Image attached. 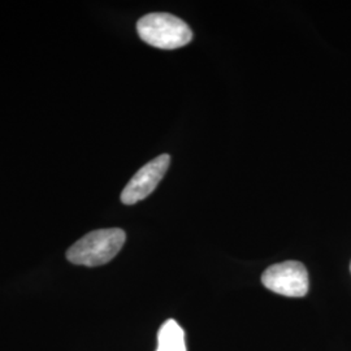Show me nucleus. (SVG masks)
Segmentation results:
<instances>
[{"mask_svg": "<svg viewBox=\"0 0 351 351\" xmlns=\"http://www.w3.org/2000/svg\"><path fill=\"white\" fill-rule=\"evenodd\" d=\"M169 164L171 156L168 154H163L143 165L123 190L121 202L130 206L147 198L163 180Z\"/></svg>", "mask_w": 351, "mask_h": 351, "instance_id": "obj_4", "label": "nucleus"}, {"mask_svg": "<svg viewBox=\"0 0 351 351\" xmlns=\"http://www.w3.org/2000/svg\"><path fill=\"white\" fill-rule=\"evenodd\" d=\"M125 241V232L120 228L94 230L68 249L66 259L77 265H103L112 261L123 249Z\"/></svg>", "mask_w": 351, "mask_h": 351, "instance_id": "obj_1", "label": "nucleus"}, {"mask_svg": "<svg viewBox=\"0 0 351 351\" xmlns=\"http://www.w3.org/2000/svg\"><path fill=\"white\" fill-rule=\"evenodd\" d=\"M156 351H186L184 329L175 320L165 322L160 328Z\"/></svg>", "mask_w": 351, "mask_h": 351, "instance_id": "obj_5", "label": "nucleus"}, {"mask_svg": "<svg viewBox=\"0 0 351 351\" xmlns=\"http://www.w3.org/2000/svg\"><path fill=\"white\" fill-rule=\"evenodd\" d=\"M264 287L284 297L301 298L308 291V274L303 264L294 261L274 264L262 275Z\"/></svg>", "mask_w": 351, "mask_h": 351, "instance_id": "obj_3", "label": "nucleus"}, {"mask_svg": "<svg viewBox=\"0 0 351 351\" xmlns=\"http://www.w3.org/2000/svg\"><path fill=\"white\" fill-rule=\"evenodd\" d=\"M137 32L143 42L162 50L184 47L193 39L188 24L171 13H149L141 17Z\"/></svg>", "mask_w": 351, "mask_h": 351, "instance_id": "obj_2", "label": "nucleus"}]
</instances>
